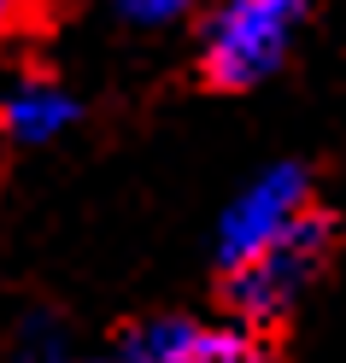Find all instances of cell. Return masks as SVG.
<instances>
[{
    "instance_id": "3",
    "label": "cell",
    "mask_w": 346,
    "mask_h": 363,
    "mask_svg": "<svg viewBox=\"0 0 346 363\" xmlns=\"http://www.w3.org/2000/svg\"><path fill=\"white\" fill-rule=\"evenodd\" d=\"M317 199V188H311V176L299 170V164H282V170H270V176H259L252 188L235 199V211L223 217V235H217V252H223V264L229 258H241V252H252L264 235H276L288 217H299Z\"/></svg>"
},
{
    "instance_id": "2",
    "label": "cell",
    "mask_w": 346,
    "mask_h": 363,
    "mask_svg": "<svg viewBox=\"0 0 346 363\" xmlns=\"http://www.w3.org/2000/svg\"><path fill=\"white\" fill-rule=\"evenodd\" d=\"M311 0H217L200 30V82L212 94H247L282 71Z\"/></svg>"
},
{
    "instance_id": "5",
    "label": "cell",
    "mask_w": 346,
    "mask_h": 363,
    "mask_svg": "<svg viewBox=\"0 0 346 363\" xmlns=\"http://www.w3.org/2000/svg\"><path fill=\"white\" fill-rule=\"evenodd\" d=\"M65 123H71V100H65L53 82H24L6 106H0V129L18 135V141H48Z\"/></svg>"
},
{
    "instance_id": "6",
    "label": "cell",
    "mask_w": 346,
    "mask_h": 363,
    "mask_svg": "<svg viewBox=\"0 0 346 363\" xmlns=\"http://www.w3.org/2000/svg\"><path fill=\"white\" fill-rule=\"evenodd\" d=\"M106 363H171V352H165V316H153V323H135V328H124L118 352H112Z\"/></svg>"
},
{
    "instance_id": "1",
    "label": "cell",
    "mask_w": 346,
    "mask_h": 363,
    "mask_svg": "<svg viewBox=\"0 0 346 363\" xmlns=\"http://www.w3.org/2000/svg\"><path fill=\"white\" fill-rule=\"evenodd\" d=\"M335 246H340V223H335V211L323 206V199H311L306 211L288 217L276 235H264L252 252H241V258L223 264V276H217L223 311L235 316V323L270 334V328L282 323V316H293V305L323 281Z\"/></svg>"
},
{
    "instance_id": "8",
    "label": "cell",
    "mask_w": 346,
    "mask_h": 363,
    "mask_svg": "<svg viewBox=\"0 0 346 363\" xmlns=\"http://www.w3.org/2000/svg\"><path fill=\"white\" fill-rule=\"evenodd\" d=\"M118 6L135 18V24H171V18H182V12H194L200 0H118Z\"/></svg>"
},
{
    "instance_id": "7",
    "label": "cell",
    "mask_w": 346,
    "mask_h": 363,
    "mask_svg": "<svg viewBox=\"0 0 346 363\" xmlns=\"http://www.w3.org/2000/svg\"><path fill=\"white\" fill-rule=\"evenodd\" d=\"M41 18H48V0H0V35L41 30Z\"/></svg>"
},
{
    "instance_id": "4",
    "label": "cell",
    "mask_w": 346,
    "mask_h": 363,
    "mask_svg": "<svg viewBox=\"0 0 346 363\" xmlns=\"http://www.w3.org/2000/svg\"><path fill=\"white\" fill-rule=\"evenodd\" d=\"M165 352H171V363H282L264 328L188 323V316H165Z\"/></svg>"
}]
</instances>
